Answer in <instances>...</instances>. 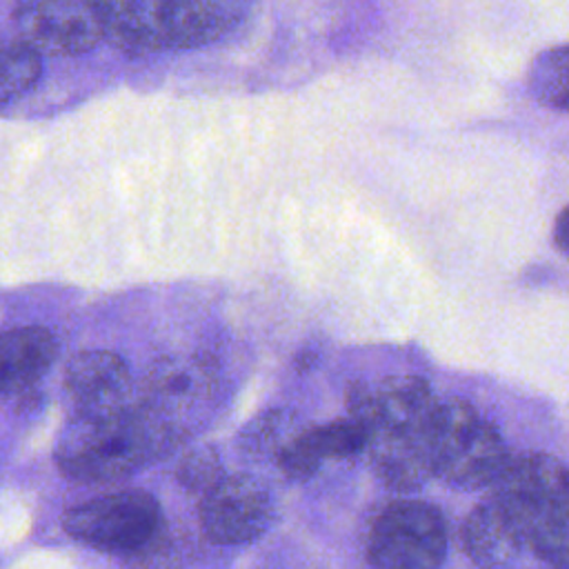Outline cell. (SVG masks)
Wrapping results in <instances>:
<instances>
[{"label": "cell", "mask_w": 569, "mask_h": 569, "mask_svg": "<svg viewBox=\"0 0 569 569\" xmlns=\"http://www.w3.org/2000/svg\"><path fill=\"white\" fill-rule=\"evenodd\" d=\"M187 436L140 398L111 416H71L56 442L60 473L82 485H113L173 453Z\"/></svg>", "instance_id": "cell-1"}, {"label": "cell", "mask_w": 569, "mask_h": 569, "mask_svg": "<svg viewBox=\"0 0 569 569\" xmlns=\"http://www.w3.org/2000/svg\"><path fill=\"white\" fill-rule=\"evenodd\" d=\"M242 0H98L107 33L142 49L200 47L224 33Z\"/></svg>", "instance_id": "cell-2"}, {"label": "cell", "mask_w": 569, "mask_h": 569, "mask_svg": "<svg viewBox=\"0 0 569 569\" xmlns=\"http://www.w3.org/2000/svg\"><path fill=\"white\" fill-rule=\"evenodd\" d=\"M511 449L500 429L469 400H440L431 427L436 476L456 489H489Z\"/></svg>", "instance_id": "cell-3"}, {"label": "cell", "mask_w": 569, "mask_h": 569, "mask_svg": "<svg viewBox=\"0 0 569 569\" xmlns=\"http://www.w3.org/2000/svg\"><path fill=\"white\" fill-rule=\"evenodd\" d=\"M62 527L96 551L131 556L164 527V518L151 493L120 489L67 509Z\"/></svg>", "instance_id": "cell-4"}, {"label": "cell", "mask_w": 569, "mask_h": 569, "mask_svg": "<svg viewBox=\"0 0 569 569\" xmlns=\"http://www.w3.org/2000/svg\"><path fill=\"white\" fill-rule=\"evenodd\" d=\"M367 558L371 569H445V516L431 502H391L371 527Z\"/></svg>", "instance_id": "cell-5"}, {"label": "cell", "mask_w": 569, "mask_h": 569, "mask_svg": "<svg viewBox=\"0 0 569 569\" xmlns=\"http://www.w3.org/2000/svg\"><path fill=\"white\" fill-rule=\"evenodd\" d=\"M218 376L202 356H167L144 373L138 398L187 438L213 405Z\"/></svg>", "instance_id": "cell-6"}, {"label": "cell", "mask_w": 569, "mask_h": 569, "mask_svg": "<svg viewBox=\"0 0 569 569\" xmlns=\"http://www.w3.org/2000/svg\"><path fill=\"white\" fill-rule=\"evenodd\" d=\"M345 405L349 416L362 422L367 431H431L440 400L427 380L405 373L351 382L345 391Z\"/></svg>", "instance_id": "cell-7"}, {"label": "cell", "mask_w": 569, "mask_h": 569, "mask_svg": "<svg viewBox=\"0 0 569 569\" xmlns=\"http://www.w3.org/2000/svg\"><path fill=\"white\" fill-rule=\"evenodd\" d=\"M13 22L22 40L58 56L84 53L107 36L98 0H16Z\"/></svg>", "instance_id": "cell-8"}, {"label": "cell", "mask_w": 569, "mask_h": 569, "mask_svg": "<svg viewBox=\"0 0 569 569\" xmlns=\"http://www.w3.org/2000/svg\"><path fill=\"white\" fill-rule=\"evenodd\" d=\"M198 516L209 540L247 545L269 529L273 502L262 480L251 473H231L200 498Z\"/></svg>", "instance_id": "cell-9"}, {"label": "cell", "mask_w": 569, "mask_h": 569, "mask_svg": "<svg viewBox=\"0 0 569 569\" xmlns=\"http://www.w3.org/2000/svg\"><path fill=\"white\" fill-rule=\"evenodd\" d=\"M487 496L533 525L542 509L569 496V465L538 449L511 451Z\"/></svg>", "instance_id": "cell-10"}, {"label": "cell", "mask_w": 569, "mask_h": 569, "mask_svg": "<svg viewBox=\"0 0 569 569\" xmlns=\"http://www.w3.org/2000/svg\"><path fill=\"white\" fill-rule=\"evenodd\" d=\"M64 393L76 416L120 413L138 398L127 362L107 349L78 351L67 362Z\"/></svg>", "instance_id": "cell-11"}, {"label": "cell", "mask_w": 569, "mask_h": 569, "mask_svg": "<svg viewBox=\"0 0 569 569\" xmlns=\"http://www.w3.org/2000/svg\"><path fill=\"white\" fill-rule=\"evenodd\" d=\"M365 453L373 476L396 491H413L436 476L431 431L369 429Z\"/></svg>", "instance_id": "cell-12"}, {"label": "cell", "mask_w": 569, "mask_h": 569, "mask_svg": "<svg viewBox=\"0 0 569 569\" xmlns=\"http://www.w3.org/2000/svg\"><path fill=\"white\" fill-rule=\"evenodd\" d=\"M367 449V429L356 418H338L327 425L302 427L278 453L276 465L291 480H307L327 460H345Z\"/></svg>", "instance_id": "cell-13"}, {"label": "cell", "mask_w": 569, "mask_h": 569, "mask_svg": "<svg viewBox=\"0 0 569 569\" xmlns=\"http://www.w3.org/2000/svg\"><path fill=\"white\" fill-rule=\"evenodd\" d=\"M58 356V342L47 327L27 325L2 336V391L7 398H31Z\"/></svg>", "instance_id": "cell-14"}, {"label": "cell", "mask_w": 569, "mask_h": 569, "mask_svg": "<svg viewBox=\"0 0 569 569\" xmlns=\"http://www.w3.org/2000/svg\"><path fill=\"white\" fill-rule=\"evenodd\" d=\"M527 89L540 104L569 113V44L545 49L531 60Z\"/></svg>", "instance_id": "cell-15"}, {"label": "cell", "mask_w": 569, "mask_h": 569, "mask_svg": "<svg viewBox=\"0 0 569 569\" xmlns=\"http://www.w3.org/2000/svg\"><path fill=\"white\" fill-rule=\"evenodd\" d=\"M531 547L547 569H569V496L538 513L531 525Z\"/></svg>", "instance_id": "cell-16"}, {"label": "cell", "mask_w": 569, "mask_h": 569, "mask_svg": "<svg viewBox=\"0 0 569 569\" xmlns=\"http://www.w3.org/2000/svg\"><path fill=\"white\" fill-rule=\"evenodd\" d=\"M302 427L296 418L284 409H273L258 416L240 436V449L251 458H278L284 445L300 431Z\"/></svg>", "instance_id": "cell-17"}, {"label": "cell", "mask_w": 569, "mask_h": 569, "mask_svg": "<svg viewBox=\"0 0 569 569\" xmlns=\"http://www.w3.org/2000/svg\"><path fill=\"white\" fill-rule=\"evenodd\" d=\"M42 76V51L18 38L2 53V104L29 93Z\"/></svg>", "instance_id": "cell-18"}, {"label": "cell", "mask_w": 569, "mask_h": 569, "mask_svg": "<svg viewBox=\"0 0 569 569\" xmlns=\"http://www.w3.org/2000/svg\"><path fill=\"white\" fill-rule=\"evenodd\" d=\"M224 476L227 473L220 465V458L211 447H196L187 451L176 469L178 482L184 487V491L198 496V500Z\"/></svg>", "instance_id": "cell-19"}, {"label": "cell", "mask_w": 569, "mask_h": 569, "mask_svg": "<svg viewBox=\"0 0 569 569\" xmlns=\"http://www.w3.org/2000/svg\"><path fill=\"white\" fill-rule=\"evenodd\" d=\"M551 240H553V247L569 260V204H565L558 211L551 229Z\"/></svg>", "instance_id": "cell-20"}]
</instances>
